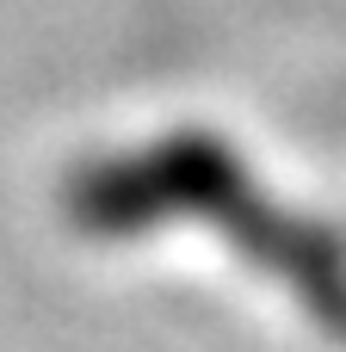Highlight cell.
Here are the masks:
<instances>
[{
	"instance_id": "1",
	"label": "cell",
	"mask_w": 346,
	"mask_h": 352,
	"mask_svg": "<svg viewBox=\"0 0 346 352\" xmlns=\"http://www.w3.org/2000/svg\"><path fill=\"white\" fill-rule=\"evenodd\" d=\"M161 210H192V217L241 235L260 266H272L328 328L346 334V266L334 241L322 248V235H310L285 210L260 204V192L241 179L235 161H223L217 142H161L155 155L111 161L74 186V217L87 229H130Z\"/></svg>"
}]
</instances>
